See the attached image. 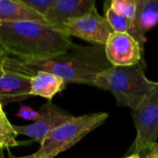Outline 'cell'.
Instances as JSON below:
<instances>
[{"mask_svg":"<svg viewBox=\"0 0 158 158\" xmlns=\"http://www.w3.org/2000/svg\"><path fill=\"white\" fill-rule=\"evenodd\" d=\"M6 73V70L3 68V64H0V78Z\"/></svg>","mask_w":158,"mask_h":158,"instance_id":"cell-22","label":"cell"},{"mask_svg":"<svg viewBox=\"0 0 158 158\" xmlns=\"http://www.w3.org/2000/svg\"><path fill=\"white\" fill-rule=\"evenodd\" d=\"M63 31L32 20L0 23V47L21 61H39L67 53L73 45Z\"/></svg>","mask_w":158,"mask_h":158,"instance_id":"cell-2","label":"cell"},{"mask_svg":"<svg viewBox=\"0 0 158 158\" xmlns=\"http://www.w3.org/2000/svg\"><path fill=\"white\" fill-rule=\"evenodd\" d=\"M142 63L126 67L112 66L98 75L94 87L110 92L118 106L130 107L132 111L158 85V81L146 77Z\"/></svg>","mask_w":158,"mask_h":158,"instance_id":"cell-3","label":"cell"},{"mask_svg":"<svg viewBox=\"0 0 158 158\" xmlns=\"http://www.w3.org/2000/svg\"><path fill=\"white\" fill-rule=\"evenodd\" d=\"M94 6V0H55L44 19L47 24L61 31L68 23L87 15Z\"/></svg>","mask_w":158,"mask_h":158,"instance_id":"cell-9","label":"cell"},{"mask_svg":"<svg viewBox=\"0 0 158 158\" xmlns=\"http://www.w3.org/2000/svg\"><path fill=\"white\" fill-rule=\"evenodd\" d=\"M107 118L108 114L106 112L73 117L54 129L40 144L38 152L44 158H55L101 126Z\"/></svg>","mask_w":158,"mask_h":158,"instance_id":"cell-4","label":"cell"},{"mask_svg":"<svg viewBox=\"0 0 158 158\" xmlns=\"http://www.w3.org/2000/svg\"><path fill=\"white\" fill-rule=\"evenodd\" d=\"M16 117L21 118L25 120H32L35 122L41 118V114L29 106L20 105L19 109L16 114Z\"/></svg>","mask_w":158,"mask_h":158,"instance_id":"cell-18","label":"cell"},{"mask_svg":"<svg viewBox=\"0 0 158 158\" xmlns=\"http://www.w3.org/2000/svg\"><path fill=\"white\" fill-rule=\"evenodd\" d=\"M145 158H158V143H156L146 154Z\"/></svg>","mask_w":158,"mask_h":158,"instance_id":"cell-19","label":"cell"},{"mask_svg":"<svg viewBox=\"0 0 158 158\" xmlns=\"http://www.w3.org/2000/svg\"><path fill=\"white\" fill-rule=\"evenodd\" d=\"M105 50L112 66L126 67L143 62L144 47L131 34L114 31L109 36Z\"/></svg>","mask_w":158,"mask_h":158,"instance_id":"cell-8","label":"cell"},{"mask_svg":"<svg viewBox=\"0 0 158 158\" xmlns=\"http://www.w3.org/2000/svg\"><path fill=\"white\" fill-rule=\"evenodd\" d=\"M66 84L65 81L56 74L47 71H38L31 77V95L40 96L52 101L56 94L65 89Z\"/></svg>","mask_w":158,"mask_h":158,"instance_id":"cell-12","label":"cell"},{"mask_svg":"<svg viewBox=\"0 0 158 158\" xmlns=\"http://www.w3.org/2000/svg\"><path fill=\"white\" fill-rule=\"evenodd\" d=\"M136 138L128 151L131 155L147 154L157 143L158 137V85L144 98L140 106L132 110Z\"/></svg>","mask_w":158,"mask_h":158,"instance_id":"cell-5","label":"cell"},{"mask_svg":"<svg viewBox=\"0 0 158 158\" xmlns=\"http://www.w3.org/2000/svg\"><path fill=\"white\" fill-rule=\"evenodd\" d=\"M31 9L45 18L55 0H21Z\"/></svg>","mask_w":158,"mask_h":158,"instance_id":"cell-17","label":"cell"},{"mask_svg":"<svg viewBox=\"0 0 158 158\" xmlns=\"http://www.w3.org/2000/svg\"><path fill=\"white\" fill-rule=\"evenodd\" d=\"M7 158H44L42 156V155L37 151V152H35L34 154H32V155H30V156H19V157H17V156H14L11 153H10V151L8 150V157Z\"/></svg>","mask_w":158,"mask_h":158,"instance_id":"cell-20","label":"cell"},{"mask_svg":"<svg viewBox=\"0 0 158 158\" xmlns=\"http://www.w3.org/2000/svg\"><path fill=\"white\" fill-rule=\"evenodd\" d=\"M6 114H5V112L3 111V106H2V104H1V102H0V118H2L3 116H5Z\"/></svg>","mask_w":158,"mask_h":158,"instance_id":"cell-23","label":"cell"},{"mask_svg":"<svg viewBox=\"0 0 158 158\" xmlns=\"http://www.w3.org/2000/svg\"><path fill=\"white\" fill-rule=\"evenodd\" d=\"M17 132L14 130L13 125L8 121L6 115L0 118V148L8 149L9 147L24 144L25 143H19L17 141Z\"/></svg>","mask_w":158,"mask_h":158,"instance_id":"cell-15","label":"cell"},{"mask_svg":"<svg viewBox=\"0 0 158 158\" xmlns=\"http://www.w3.org/2000/svg\"><path fill=\"white\" fill-rule=\"evenodd\" d=\"M105 8V18L109 22L113 31L116 32H124L129 33L136 39V33L134 29V22L130 19L117 14L109 6V3H106Z\"/></svg>","mask_w":158,"mask_h":158,"instance_id":"cell-14","label":"cell"},{"mask_svg":"<svg viewBox=\"0 0 158 158\" xmlns=\"http://www.w3.org/2000/svg\"><path fill=\"white\" fill-rule=\"evenodd\" d=\"M31 76L6 71L0 78V102L2 106L32 97L31 95Z\"/></svg>","mask_w":158,"mask_h":158,"instance_id":"cell-10","label":"cell"},{"mask_svg":"<svg viewBox=\"0 0 158 158\" xmlns=\"http://www.w3.org/2000/svg\"><path fill=\"white\" fill-rule=\"evenodd\" d=\"M124 158H142L140 156V155H131V156H128Z\"/></svg>","mask_w":158,"mask_h":158,"instance_id":"cell-24","label":"cell"},{"mask_svg":"<svg viewBox=\"0 0 158 158\" xmlns=\"http://www.w3.org/2000/svg\"><path fill=\"white\" fill-rule=\"evenodd\" d=\"M109 6L117 14L124 16L133 22L135 21L138 0H113L109 3Z\"/></svg>","mask_w":158,"mask_h":158,"instance_id":"cell-16","label":"cell"},{"mask_svg":"<svg viewBox=\"0 0 158 158\" xmlns=\"http://www.w3.org/2000/svg\"><path fill=\"white\" fill-rule=\"evenodd\" d=\"M61 31L69 37L75 36L100 45H106L109 36L114 32L106 19L99 15L96 6L87 15L65 25Z\"/></svg>","mask_w":158,"mask_h":158,"instance_id":"cell-6","label":"cell"},{"mask_svg":"<svg viewBox=\"0 0 158 158\" xmlns=\"http://www.w3.org/2000/svg\"><path fill=\"white\" fill-rule=\"evenodd\" d=\"M0 158H5L4 152H3V149H2V148H0Z\"/></svg>","mask_w":158,"mask_h":158,"instance_id":"cell-25","label":"cell"},{"mask_svg":"<svg viewBox=\"0 0 158 158\" xmlns=\"http://www.w3.org/2000/svg\"><path fill=\"white\" fill-rule=\"evenodd\" d=\"M38 112L41 114L39 120L29 125H13V127L17 134L28 136L40 144L54 129L73 118L71 114L60 108L52 103V101H48L43 105Z\"/></svg>","mask_w":158,"mask_h":158,"instance_id":"cell-7","label":"cell"},{"mask_svg":"<svg viewBox=\"0 0 158 158\" xmlns=\"http://www.w3.org/2000/svg\"><path fill=\"white\" fill-rule=\"evenodd\" d=\"M24 20L47 24L44 17L31 9L21 0H0V23Z\"/></svg>","mask_w":158,"mask_h":158,"instance_id":"cell-13","label":"cell"},{"mask_svg":"<svg viewBox=\"0 0 158 158\" xmlns=\"http://www.w3.org/2000/svg\"><path fill=\"white\" fill-rule=\"evenodd\" d=\"M158 24V0H138V8L134 21L136 40L144 46L145 33Z\"/></svg>","mask_w":158,"mask_h":158,"instance_id":"cell-11","label":"cell"},{"mask_svg":"<svg viewBox=\"0 0 158 158\" xmlns=\"http://www.w3.org/2000/svg\"><path fill=\"white\" fill-rule=\"evenodd\" d=\"M105 45L90 46L74 44L65 54L39 61H21L8 57L3 68L6 71L33 76L38 71H47L62 78L66 83L94 86L99 74L111 68Z\"/></svg>","mask_w":158,"mask_h":158,"instance_id":"cell-1","label":"cell"},{"mask_svg":"<svg viewBox=\"0 0 158 158\" xmlns=\"http://www.w3.org/2000/svg\"><path fill=\"white\" fill-rule=\"evenodd\" d=\"M8 57L9 56L0 47V64H3Z\"/></svg>","mask_w":158,"mask_h":158,"instance_id":"cell-21","label":"cell"}]
</instances>
